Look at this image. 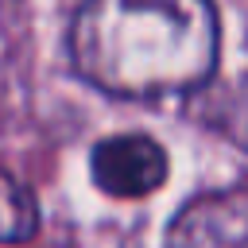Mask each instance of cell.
I'll return each instance as SVG.
<instances>
[{"instance_id": "obj_5", "label": "cell", "mask_w": 248, "mask_h": 248, "mask_svg": "<svg viewBox=\"0 0 248 248\" xmlns=\"http://www.w3.org/2000/svg\"><path fill=\"white\" fill-rule=\"evenodd\" d=\"M217 128L229 132L240 147H248V74L225 93V105L217 112Z\"/></svg>"}, {"instance_id": "obj_3", "label": "cell", "mask_w": 248, "mask_h": 248, "mask_svg": "<svg viewBox=\"0 0 248 248\" xmlns=\"http://www.w3.org/2000/svg\"><path fill=\"white\" fill-rule=\"evenodd\" d=\"M167 248H248V190H213L186 202L170 229Z\"/></svg>"}, {"instance_id": "obj_1", "label": "cell", "mask_w": 248, "mask_h": 248, "mask_svg": "<svg viewBox=\"0 0 248 248\" xmlns=\"http://www.w3.org/2000/svg\"><path fill=\"white\" fill-rule=\"evenodd\" d=\"M217 46L209 0H85L70 27L78 74L112 97L140 101L205 85Z\"/></svg>"}, {"instance_id": "obj_4", "label": "cell", "mask_w": 248, "mask_h": 248, "mask_svg": "<svg viewBox=\"0 0 248 248\" xmlns=\"http://www.w3.org/2000/svg\"><path fill=\"white\" fill-rule=\"evenodd\" d=\"M39 229V205L27 186H19L12 174L0 170V244L31 240Z\"/></svg>"}, {"instance_id": "obj_2", "label": "cell", "mask_w": 248, "mask_h": 248, "mask_svg": "<svg viewBox=\"0 0 248 248\" xmlns=\"http://www.w3.org/2000/svg\"><path fill=\"white\" fill-rule=\"evenodd\" d=\"M89 170L93 182L112 194V198H143L155 194L167 182V151L140 132H124V136H108L93 147L89 155Z\"/></svg>"}]
</instances>
